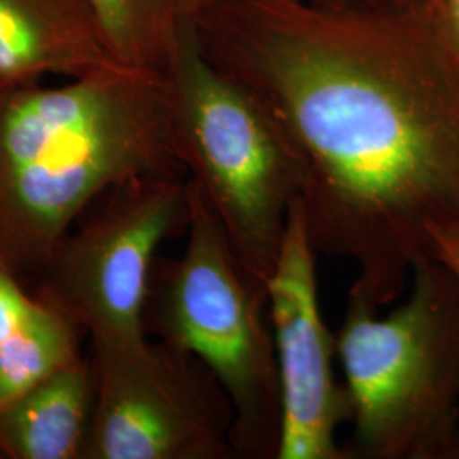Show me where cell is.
I'll use <instances>...</instances> for the list:
<instances>
[{"mask_svg":"<svg viewBox=\"0 0 459 459\" xmlns=\"http://www.w3.org/2000/svg\"><path fill=\"white\" fill-rule=\"evenodd\" d=\"M335 5H366V7H417L422 0H316Z\"/></svg>","mask_w":459,"mask_h":459,"instance_id":"2e32d148","label":"cell"},{"mask_svg":"<svg viewBox=\"0 0 459 459\" xmlns=\"http://www.w3.org/2000/svg\"><path fill=\"white\" fill-rule=\"evenodd\" d=\"M182 164L237 257L267 284L305 170L288 133L250 85L216 65L181 22L164 74Z\"/></svg>","mask_w":459,"mask_h":459,"instance_id":"5b68a950","label":"cell"},{"mask_svg":"<svg viewBox=\"0 0 459 459\" xmlns=\"http://www.w3.org/2000/svg\"><path fill=\"white\" fill-rule=\"evenodd\" d=\"M316 248L301 197L290 208L278 261L267 281L269 320L281 383L276 459H349L337 429L351 422V398L335 379V335L322 318Z\"/></svg>","mask_w":459,"mask_h":459,"instance_id":"ba28073f","label":"cell"},{"mask_svg":"<svg viewBox=\"0 0 459 459\" xmlns=\"http://www.w3.org/2000/svg\"><path fill=\"white\" fill-rule=\"evenodd\" d=\"M193 26L295 145L316 252L394 303L430 230L459 225L458 60L417 7L227 0Z\"/></svg>","mask_w":459,"mask_h":459,"instance_id":"6da1fadb","label":"cell"},{"mask_svg":"<svg viewBox=\"0 0 459 459\" xmlns=\"http://www.w3.org/2000/svg\"><path fill=\"white\" fill-rule=\"evenodd\" d=\"M94 407L83 356L0 409V459H87Z\"/></svg>","mask_w":459,"mask_h":459,"instance_id":"8fae6325","label":"cell"},{"mask_svg":"<svg viewBox=\"0 0 459 459\" xmlns=\"http://www.w3.org/2000/svg\"><path fill=\"white\" fill-rule=\"evenodd\" d=\"M83 330L0 263V409L83 358Z\"/></svg>","mask_w":459,"mask_h":459,"instance_id":"30bf717a","label":"cell"},{"mask_svg":"<svg viewBox=\"0 0 459 459\" xmlns=\"http://www.w3.org/2000/svg\"><path fill=\"white\" fill-rule=\"evenodd\" d=\"M227 0H174L178 16L184 22H195Z\"/></svg>","mask_w":459,"mask_h":459,"instance_id":"9a60e30c","label":"cell"},{"mask_svg":"<svg viewBox=\"0 0 459 459\" xmlns=\"http://www.w3.org/2000/svg\"><path fill=\"white\" fill-rule=\"evenodd\" d=\"M417 9L459 62V0H422Z\"/></svg>","mask_w":459,"mask_h":459,"instance_id":"4fadbf2b","label":"cell"},{"mask_svg":"<svg viewBox=\"0 0 459 459\" xmlns=\"http://www.w3.org/2000/svg\"><path fill=\"white\" fill-rule=\"evenodd\" d=\"M96 407L87 459H237L235 411L203 362L148 337L91 339Z\"/></svg>","mask_w":459,"mask_h":459,"instance_id":"52a82bcc","label":"cell"},{"mask_svg":"<svg viewBox=\"0 0 459 459\" xmlns=\"http://www.w3.org/2000/svg\"><path fill=\"white\" fill-rule=\"evenodd\" d=\"M189 196L191 216L181 255L157 257L152 269L145 332L213 373L235 411L231 444L237 458L276 459L281 383L267 318V284L240 263L193 181Z\"/></svg>","mask_w":459,"mask_h":459,"instance_id":"277c9868","label":"cell"},{"mask_svg":"<svg viewBox=\"0 0 459 459\" xmlns=\"http://www.w3.org/2000/svg\"><path fill=\"white\" fill-rule=\"evenodd\" d=\"M432 255L451 271L459 282V225H443L430 230Z\"/></svg>","mask_w":459,"mask_h":459,"instance_id":"5bb4252c","label":"cell"},{"mask_svg":"<svg viewBox=\"0 0 459 459\" xmlns=\"http://www.w3.org/2000/svg\"><path fill=\"white\" fill-rule=\"evenodd\" d=\"M98 203L55 248L36 291L65 310L91 339H143L157 252L189 225V181L133 179L109 189Z\"/></svg>","mask_w":459,"mask_h":459,"instance_id":"8992f818","label":"cell"},{"mask_svg":"<svg viewBox=\"0 0 459 459\" xmlns=\"http://www.w3.org/2000/svg\"><path fill=\"white\" fill-rule=\"evenodd\" d=\"M113 65L89 0H0V87Z\"/></svg>","mask_w":459,"mask_h":459,"instance_id":"9c48e42d","label":"cell"},{"mask_svg":"<svg viewBox=\"0 0 459 459\" xmlns=\"http://www.w3.org/2000/svg\"><path fill=\"white\" fill-rule=\"evenodd\" d=\"M111 56L121 65L164 75L178 47L174 0H89Z\"/></svg>","mask_w":459,"mask_h":459,"instance_id":"7c38bea8","label":"cell"},{"mask_svg":"<svg viewBox=\"0 0 459 459\" xmlns=\"http://www.w3.org/2000/svg\"><path fill=\"white\" fill-rule=\"evenodd\" d=\"M394 312L351 286L335 333L351 398L349 459H459V282L437 257L411 269Z\"/></svg>","mask_w":459,"mask_h":459,"instance_id":"3957f363","label":"cell"},{"mask_svg":"<svg viewBox=\"0 0 459 459\" xmlns=\"http://www.w3.org/2000/svg\"><path fill=\"white\" fill-rule=\"evenodd\" d=\"M186 174L164 75L113 65L55 87H0V263L38 281L109 189Z\"/></svg>","mask_w":459,"mask_h":459,"instance_id":"7a4b0ae2","label":"cell"}]
</instances>
